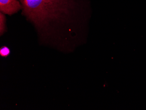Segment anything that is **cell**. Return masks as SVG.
<instances>
[{"mask_svg":"<svg viewBox=\"0 0 146 110\" xmlns=\"http://www.w3.org/2000/svg\"><path fill=\"white\" fill-rule=\"evenodd\" d=\"M10 49L7 46H4L0 48V55L3 57H7L10 55Z\"/></svg>","mask_w":146,"mask_h":110,"instance_id":"277c9868","label":"cell"},{"mask_svg":"<svg viewBox=\"0 0 146 110\" xmlns=\"http://www.w3.org/2000/svg\"><path fill=\"white\" fill-rule=\"evenodd\" d=\"M6 18L5 14L0 12V35L2 36L6 32Z\"/></svg>","mask_w":146,"mask_h":110,"instance_id":"3957f363","label":"cell"},{"mask_svg":"<svg viewBox=\"0 0 146 110\" xmlns=\"http://www.w3.org/2000/svg\"><path fill=\"white\" fill-rule=\"evenodd\" d=\"M22 9L21 3L18 0H0V11L11 15Z\"/></svg>","mask_w":146,"mask_h":110,"instance_id":"7a4b0ae2","label":"cell"},{"mask_svg":"<svg viewBox=\"0 0 146 110\" xmlns=\"http://www.w3.org/2000/svg\"><path fill=\"white\" fill-rule=\"evenodd\" d=\"M22 15L36 29L42 44L63 49L70 12L77 0H19Z\"/></svg>","mask_w":146,"mask_h":110,"instance_id":"6da1fadb","label":"cell"}]
</instances>
